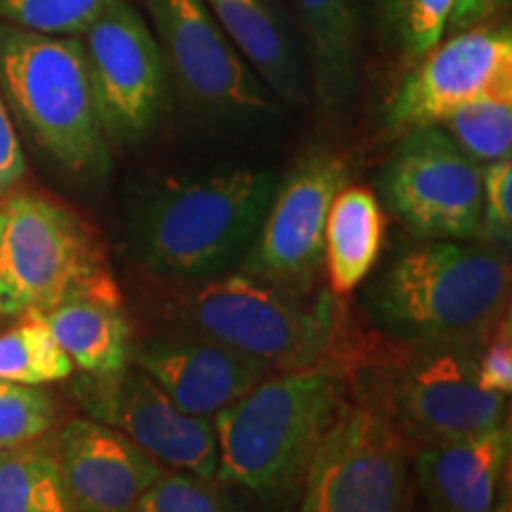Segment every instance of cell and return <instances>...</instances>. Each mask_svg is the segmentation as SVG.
<instances>
[{
  "mask_svg": "<svg viewBox=\"0 0 512 512\" xmlns=\"http://www.w3.org/2000/svg\"><path fill=\"white\" fill-rule=\"evenodd\" d=\"M275 185L278 178L266 169H226L157 183L133 211V252L162 278L221 275L249 252Z\"/></svg>",
  "mask_w": 512,
  "mask_h": 512,
  "instance_id": "6da1fadb",
  "label": "cell"
},
{
  "mask_svg": "<svg viewBox=\"0 0 512 512\" xmlns=\"http://www.w3.org/2000/svg\"><path fill=\"white\" fill-rule=\"evenodd\" d=\"M342 403L344 384L332 368L266 377L211 420L216 477L264 498L290 494Z\"/></svg>",
  "mask_w": 512,
  "mask_h": 512,
  "instance_id": "7a4b0ae2",
  "label": "cell"
},
{
  "mask_svg": "<svg viewBox=\"0 0 512 512\" xmlns=\"http://www.w3.org/2000/svg\"><path fill=\"white\" fill-rule=\"evenodd\" d=\"M0 93L46 155L79 178L110 171L81 36H46L0 22Z\"/></svg>",
  "mask_w": 512,
  "mask_h": 512,
  "instance_id": "3957f363",
  "label": "cell"
},
{
  "mask_svg": "<svg viewBox=\"0 0 512 512\" xmlns=\"http://www.w3.org/2000/svg\"><path fill=\"white\" fill-rule=\"evenodd\" d=\"M510 268L503 256L460 240H427L396 259L375 290L389 330L427 344L484 337L508 313Z\"/></svg>",
  "mask_w": 512,
  "mask_h": 512,
  "instance_id": "277c9868",
  "label": "cell"
},
{
  "mask_svg": "<svg viewBox=\"0 0 512 512\" xmlns=\"http://www.w3.org/2000/svg\"><path fill=\"white\" fill-rule=\"evenodd\" d=\"M76 297L124 302L95 230L50 197H0V318H27Z\"/></svg>",
  "mask_w": 512,
  "mask_h": 512,
  "instance_id": "5b68a950",
  "label": "cell"
},
{
  "mask_svg": "<svg viewBox=\"0 0 512 512\" xmlns=\"http://www.w3.org/2000/svg\"><path fill=\"white\" fill-rule=\"evenodd\" d=\"M174 313L188 335L223 344L273 373L323 366L339 328L330 294L304 304L302 294L249 273L190 280L178 292Z\"/></svg>",
  "mask_w": 512,
  "mask_h": 512,
  "instance_id": "8992f818",
  "label": "cell"
},
{
  "mask_svg": "<svg viewBox=\"0 0 512 512\" xmlns=\"http://www.w3.org/2000/svg\"><path fill=\"white\" fill-rule=\"evenodd\" d=\"M411 441L394 413L347 403L313 448L297 512H403Z\"/></svg>",
  "mask_w": 512,
  "mask_h": 512,
  "instance_id": "52a82bcc",
  "label": "cell"
},
{
  "mask_svg": "<svg viewBox=\"0 0 512 512\" xmlns=\"http://www.w3.org/2000/svg\"><path fill=\"white\" fill-rule=\"evenodd\" d=\"M382 192L422 240H465L482 226V166L439 124L403 133L384 166Z\"/></svg>",
  "mask_w": 512,
  "mask_h": 512,
  "instance_id": "ba28073f",
  "label": "cell"
},
{
  "mask_svg": "<svg viewBox=\"0 0 512 512\" xmlns=\"http://www.w3.org/2000/svg\"><path fill=\"white\" fill-rule=\"evenodd\" d=\"M349 183L344 159L311 152L275 185L264 221L249 247L245 273L287 292L306 294L323 271L325 219Z\"/></svg>",
  "mask_w": 512,
  "mask_h": 512,
  "instance_id": "9c48e42d",
  "label": "cell"
},
{
  "mask_svg": "<svg viewBox=\"0 0 512 512\" xmlns=\"http://www.w3.org/2000/svg\"><path fill=\"white\" fill-rule=\"evenodd\" d=\"M81 41L107 140H140L162 112L169 81L150 24L128 0H117Z\"/></svg>",
  "mask_w": 512,
  "mask_h": 512,
  "instance_id": "30bf717a",
  "label": "cell"
},
{
  "mask_svg": "<svg viewBox=\"0 0 512 512\" xmlns=\"http://www.w3.org/2000/svg\"><path fill=\"white\" fill-rule=\"evenodd\" d=\"M166 67L192 102L221 114H264L273 93L230 43L204 0H140Z\"/></svg>",
  "mask_w": 512,
  "mask_h": 512,
  "instance_id": "8fae6325",
  "label": "cell"
},
{
  "mask_svg": "<svg viewBox=\"0 0 512 512\" xmlns=\"http://www.w3.org/2000/svg\"><path fill=\"white\" fill-rule=\"evenodd\" d=\"M83 406L95 420L136 441L159 465L202 479L216 477L219 453L211 420L181 411L133 363L117 375L88 377Z\"/></svg>",
  "mask_w": 512,
  "mask_h": 512,
  "instance_id": "7c38bea8",
  "label": "cell"
},
{
  "mask_svg": "<svg viewBox=\"0 0 512 512\" xmlns=\"http://www.w3.org/2000/svg\"><path fill=\"white\" fill-rule=\"evenodd\" d=\"M510 76V24H482L451 34L413 64L394 93L387 121L399 133L437 126Z\"/></svg>",
  "mask_w": 512,
  "mask_h": 512,
  "instance_id": "4fadbf2b",
  "label": "cell"
},
{
  "mask_svg": "<svg viewBox=\"0 0 512 512\" xmlns=\"http://www.w3.org/2000/svg\"><path fill=\"white\" fill-rule=\"evenodd\" d=\"M508 396L486 392L475 358L444 349L422 358L396 389V418L427 444L458 441L505 425Z\"/></svg>",
  "mask_w": 512,
  "mask_h": 512,
  "instance_id": "5bb4252c",
  "label": "cell"
},
{
  "mask_svg": "<svg viewBox=\"0 0 512 512\" xmlns=\"http://www.w3.org/2000/svg\"><path fill=\"white\" fill-rule=\"evenodd\" d=\"M74 512H131L164 465L100 420L64 422L50 437Z\"/></svg>",
  "mask_w": 512,
  "mask_h": 512,
  "instance_id": "9a60e30c",
  "label": "cell"
},
{
  "mask_svg": "<svg viewBox=\"0 0 512 512\" xmlns=\"http://www.w3.org/2000/svg\"><path fill=\"white\" fill-rule=\"evenodd\" d=\"M131 363L150 375L181 411L207 420L273 375L264 363L195 335L133 344Z\"/></svg>",
  "mask_w": 512,
  "mask_h": 512,
  "instance_id": "2e32d148",
  "label": "cell"
},
{
  "mask_svg": "<svg viewBox=\"0 0 512 512\" xmlns=\"http://www.w3.org/2000/svg\"><path fill=\"white\" fill-rule=\"evenodd\" d=\"M510 456L508 425L458 441L427 444L415 458V479L430 512H501Z\"/></svg>",
  "mask_w": 512,
  "mask_h": 512,
  "instance_id": "e0dca14e",
  "label": "cell"
},
{
  "mask_svg": "<svg viewBox=\"0 0 512 512\" xmlns=\"http://www.w3.org/2000/svg\"><path fill=\"white\" fill-rule=\"evenodd\" d=\"M238 53L266 88L290 105L309 91L304 60L290 24L275 0H204Z\"/></svg>",
  "mask_w": 512,
  "mask_h": 512,
  "instance_id": "ac0fdd59",
  "label": "cell"
},
{
  "mask_svg": "<svg viewBox=\"0 0 512 512\" xmlns=\"http://www.w3.org/2000/svg\"><path fill=\"white\" fill-rule=\"evenodd\" d=\"M309 50L313 95L323 112L347 107L358 72V0H292Z\"/></svg>",
  "mask_w": 512,
  "mask_h": 512,
  "instance_id": "d6986e66",
  "label": "cell"
},
{
  "mask_svg": "<svg viewBox=\"0 0 512 512\" xmlns=\"http://www.w3.org/2000/svg\"><path fill=\"white\" fill-rule=\"evenodd\" d=\"M27 318H36L88 377H110L131 366L133 339L124 302L76 297Z\"/></svg>",
  "mask_w": 512,
  "mask_h": 512,
  "instance_id": "ffe728a7",
  "label": "cell"
},
{
  "mask_svg": "<svg viewBox=\"0 0 512 512\" xmlns=\"http://www.w3.org/2000/svg\"><path fill=\"white\" fill-rule=\"evenodd\" d=\"M384 211L363 185H344L325 219L323 266L337 297L354 292L375 266L384 242Z\"/></svg>",
  "mask_w": 512,
  "mask_h": 512,
  "instance_id": "44dd1931",
  "label": "cell"
},
{
  "mask_svg": "<svg viewBox=\"0 0 512 512\" xmlns=\"http://www.w3.org/2000/svg\"><path fill=\"white\" fill-rule=\"evenodd\" d=\"M0 512H74L50 439L0 451Z\"/></svg>",
  "mask_w": 512,
  "mask_h": 512,
  "instance_id": "7402d4cb",
  "label": "cell"
},
{
  "mask_svg": "<svg viewBox=\"0 0 512 512\" xmlns=\"http://www.w3.org/2000/svg\"><path fill=\"white\" fill-rule=\"evenodd\" d=\"M472 162L486 166L512 152V76L439 124Z\"/></svg>",
  "mask_w": 512,
  "mask_h": 512,
  "instance_id": "603a6c76",
  "label": "cell"
},
{
  "mask_svg": "<svg viewBox=\"0 0 512 512\" xmlns=\"http://www.w3.org/2000/svg\"><path fill=\"white\" fill-rule=\"evenodd\" d=\"M74 363L36 318H22L0 335V382L50 384L69 380Z\"/></svg>",
  "mask_w": 512,
  "mask_h": 512,
  "instance_id": "cb8c5ba5",
  "label": "cell"
},
{
  "mask_svg": "<svg viewBox=\"0 0 512 512\" xmlns=\"http://www.w3.org/2000/svg\"><path fill=\"white\" fill-rule=\"evenodd\" d=\"M377 8L384 41L415 64L444 38L453 0H377Z\"/></svg>",
  "mask_w": 512,
  "mask_h": 512,
  "instance_id": "d4e9b609",
  "label": "cell"
},
{
  "mask_svg": "<svg viewBox=\"0 0 512 512\" xmlns=\"http://www.w3.org/2000/svg\"><path fill=\"white\" fill-rule=\"evenodd\" d=\"M117 0H0V22L46 36H83Z\"/></svg>",
  "mask_w": 512,
  "mask_h": 512,
  "instance_id": "484cf974",
  "label": "cell"
},
{
  "mask_svg": "<svg viewBox=\"0 0 512 512\" xmlns=\"http://www.w3.org/2000/svg\"><path fill=\"white\" fill-rule=\"evenodd\" d=\"M57 425V403L36 384L0 382V451L48 437Z\"/></svg>",
  "mask_w": 512,
  "mask_h": 512,
  "instance_id": "4316f807",
  "label": "cell"
},
{
  "mask_svg": "<svg viewBox=\"0 0 512 512\" xmlns=\"http://www.w3.org/2000/svg\"><path fill=\"white\" fill-rule=\"evenodd\" d=\"M131 512H230V508L211 479L164 467Z\"/></svg>",
  "mask_w": 512,
  "mask_h": 512,
  "instance_id": "83f0119b",
  "label": "cell"
},
{
  "mask_svg": "<svg viewBox=\"0 0 512 512\" xmlns=\"http://www.w3.org/2000/svg\"><path fill=\"white\" fill-rule=\"evenodd\" d=\"M498 245L512 233V159L482 166V226Z\"/></svg>",
  "mask_w": 512,
  "mask_h": 512,
  "instance_id": "f1b7e54d",
  "label": "cell"
},
{
  "mask_svg": "<svg viewBox=\"0 0 512 512\" xmlns=\"http://www.w3.org/2000/svg\"><path fill=\"white\" fill-rule=\"evenodd\" d=\"M486 349L475 361L477 380L486 392L508 396L512 392V330L510 313H503L484 335Z\"/></svg>",
  "mask_w": 512,
  "mask_h": 512,
  "instance_id": "f546056e",
  "label": "cell"
},
{
  "mask_svg": "<svg viewBox=\"0 0 512 512\" xmlns=\"http://www.w3.org/2000/svg\"><path fill=\"white\" fill-rule=\"evenodd\" d=\"M27 176V159H24L22 143H19L10 110L0 93V197L17 190Z\"/></svg>",
  "mask_w": 512,
  "mask_h": 512,
  "instance_id": "4dcf8cb0",
  "label": "cell"
},
{
  "mask_svg": "<svg viewBox=\"0 0 512 512\" xmlns=\"http://www.w3.org/2000/svg\"><path fill=\"white\" fill-rule=\"evenodd\" d=\"M508 5L510 0H453L451 15L446 22V36L489 24Z\"/></svg>",
  "mask_w": 512,
  "mask_h": 512,
  "instance_id": "1f68e13d",
  "label": "cell"
}]
</instances>
